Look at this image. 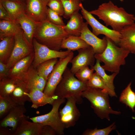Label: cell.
<instances>
[{
    "instance_id": "obj_3",
    "label": "cell",
    "mask_w": 135,
    "mask_h": 135,
    "mask_svg": "<svg viewBox=\"0 0 135 135\" xmlns=\"http://www.w3.org/2000/svg\"><path fill=\"white\" fill-rule=\"evenodd\" d=\"M106 37V46L102 53L95 54V58L104 63L102 66L105 70L118 74L120 66L125 64L126 58L130 52L122 47L117 46L112 40Z\"/></svg>"
},
{
    "instance_id": "obj_7",
    "label": "cell",
    "mask_w": 135,
    "mask_h": 135,
    "mask_svg": "<svg viewBox=\"0 0 135 135\" xmlns=\"http://www.w3.org/2000/svg\"><path fill=\"white\" fill-rule=\"evenodd\" d=\"M14 47L6 64L9 68L20 60L34 53L33 45L27 40L21 28L14 35Z\"/></svg>"
},
{
    "instance_id": "obj_44",
    "label": "cell",
    "mask_w": 135,
    "mask_h": 135,
    "mask_svg": "<svg viewBox=\"0 0 135 135\" xmlns=\"http://www.w3.org/2000/svg\"><path fill=\"white\" fill-rule=\"evenodd\" d=\"M25 0H18L20 2H23Z\"/></svg>"
},
{
    "instance_id": "obj_19",
    "label": "cell",
    "mask_w": 135,
    "mask_h": 135,
    "mask_svg": "<svg viewBox=\"0 0 135 135\" xmlns=\"http://www.w3.org/2000/svg\"><path fill=\"white\" fill-rule=\"evenodd\" d=\"M15 21L23 30L27 40L31 44L33 45L34 35L39 23L32 20L24 12L21 14Z\"/></svg>"
},
{
    "instance_id": "obj_16",
    "label": "cell",
    "mask_w": 135,
    "mask_h": 135,
    "mask_svg": "<svg viewBox=\"0 0 135 135\" xmlns=\"http://www.w3.org/2000/svg\"><path fill=\"white\" fill-rule=\"evenodd\" d=\"M34 57V53L16 62L10 69L8 77L22 81L32 64Z\"/></svg>"
},
{
    "instance_id": "obj_37",
    "label": "cell",
    "mask_w": 135,
    "mask_h": 135,
    "mask_svg": "<svg viewBox=\"0 0 135 135\" xmlns=\"http://www.w3.org/2000/svg\"><path fill=\"white\" fill-rule=\"evenodd\" d=\"M60 16L48 7L46 16L47 20L49 22L57 25L64 26L65 24Z\"/></svg>"
},
{
    "instance_id": "obj_5",
    "label": "cell",
    "mask_w": 135,
    "mask_h": 135,
    "mask_svg": "<svg viewBox=\"0 0 135 135\" xmlns=\"http://www.w3.org/2000/svg\"><path fill=\"white\" fill-rule=\"evenodd\" d=\"M74 75L67 67L56 89L54 95L64 98L74 97L76 99L77 104H80L82 102V93L88 87L86 84L75 78Z\"/></svg>"
},
{
    "instance_id": "obj_29",
    "label": "cell",
    "mask_w": 135,
    "mask_h": 135,
    "mask_svg": "<svg viewBox=\"0 0 135 135\" xmlns=\"http://www.w3.org/2000/svg\"><path fill=\"white\" fill-rule=\"evenodd\" d=\"M132 82H130L122 91L120 98V101L128 106L133 112L135 108V92L131 89Z\"/></svg>"
},
{
    "instance_id": "obj_41",
    "label": "cell",
    "mask_w": 135,
    "mask_h": 135,
    "mask_svg": "<svg viewBox=\"0 0 135 135\" xmlns=\"http://www.w3.org/2000/svg\"><path fill=\"white\" fill-rule=\"evenodd\" d=\"M0 20L15 22L12 19L7 11L3 7L0 2Z\"/></svg>"
},
{
    "instance_id": "obj_46",
    "label": "cell",
    "mask_w": 135,
    "mask_h": 135,
    "mask_svg": "<svg viewBox=\"0 0 135 135\" xmlns=\"http://www.w3.org/2000/svg\"><path fill=\"white\" fill-rule=\"evenodd\" d=\"M120 0L121 2H122L123 1H124V0Z\"/></svg>"
},
{
    "instance_id": "obj_23",
    "label": "cell",
    "mask_w": 135,
    "mask_h": 135,
    "mask_svg": "<svg viewBox=\"0 0 135 135\" xmlns=\"http://www.w3.org/2000/svg\"><path fill=\"white\" fill-rule=\"evenodd\" d=\"M0 2L14 21L16 20L24 12L23 2L8 0H0Z\"/></svg>"
},
{
    "instance_id": "obj_42",
    "label": "cell",
    "mask_w": 135,
    "mask_h": 135,
    "mask_svg": "<svg viewBox=\"0 0 135 135\" xmlns=\"http://www.w3.org/2000/svg\"><path fill=\"white\" fill-rule=\"evenodd\" d=\"M11 130L7 128L0 127V135H12Z\"/></svg>"
},
{
    "instance_id": "obj_12",
    "label": "cell",
    "mask_w": 135,
    "mask_h": 135,
    "mask_svg": "<svg viewBox=\"0 0 135 135\" xmlns=\"http://www.w3.org/2000/svg\"><path fill=\"white\" fill-rule=\"evenodd\" d=\"M24 12L35 22L40 23L47 20V0H25Z\"/></svg>"
},
{
    "instance_id": "obj_40",
    "label": "cell",
    "mask_w": 135,
    "mask_h": 135,
    "mask_svg": "<svg viewBox=\"0 0 135 135\" xmlns=\"http://www.w3.org/2000/svg\"><path fill=\"white\" fill-rule=\"evenodd\" d=\"M57 134L55 130L48 125L44 126L40 135H55Z\"/></svg>"
},
{
    "instance_id": "obj_15",
    "label": "cell",
    "mask_w": 135,
    "mask_h": 135,
    "mask_svg": "<svg viewBox=\"0 0 135 135\" xmlns=\"http://www.w3.org/2000/svg\"><path fill=\"white\" fill-rule=\"evenodd\" d=\"M88 24L84 22L80 38L93 48L95 54H100L106 48L107 43L106 36L101 39L98 38L88 28Z\"/></svg>"
},
{
    "instance_id": "obj_32",
    "label": "cell",
    "mask_w": 135,
    "mask_h": 135,
    "mask_svg": "<svg viewBox=\"0 0 135 135\" xmlns=\"http://www.w3.org/2000/svg\"><path fill=\"white\" fill-rule=\"evenodd\" d=\"M62 2L64 10V18L68 19L74 13L78 12L80 8V0H60Z\"/></svg>"
},
{
    "instance_id": "obj_2",
    "label": "cell",
    "mask_w": 135,
    "mask_h": 135,
    "mask_svg": "<svg viewBox=\"0 0 135 135\" xmlns=\"http://www.w3.org/2000/svg\"><path fill=\"white\" fill-rule=\"evenodd\" d=\"M69 36L64 26L54 24L46 20L38 24L34 38L50 49L59 51L62 41Z\"/></svg>"
},
{
    "instance_id": "obj_4",
    "label": "cell",
    "mask_w": 135,
    "mask_h": 135,
    "mask_svg": "<svg viewBox=\"0 0 135 135\" xmlns=\"http://www.w3.org/2000/svg\"><path fill=\"white\" fill-rule=\"evenodd\" d=\"M108 92L99 88L88 87L82 93L83 98L87 99L90 102L91 107L95 113L101 119L106 118L110 120V114L118 115L120 111L112 110L110 105Z\"/></svg>"
},
{
    "instance_id": "obj_30",
    "label": "cell",
    "mask_w": 135,
    "mask_h": 135,
    "mask_svg": "<svg viewBox=\"0 0 135 135\" xmlns=\"http://www.w3.org/2000/svg\"><path fill=\"white\" fill-rule=\"evenodd\" d=\"M19 80L8 77L0 80V96L9 97Z\"/></svg>"
},
{
    "instance_id": "obj_25",
    "label": "cell",
    "mask_w": 135,
    "mask_h": 135,
    "mask_svg": "<svg viewBox=\"0 0 135 135\" xmlns=\"http://www.w3.org/2000/svg\"><path fill=\"white\" fill-rule=\"evenodd\" d=\"M90 46L80 36L70 35L63 40L61 47V48L66 49L68 50L72 51Z\"/></svg>"
},
{
    "instance_id": "obj_27",
    "label": "cell",
    "mask_w": 135,
    "mask_h": 135,
    "mask_svg": "<svg viewBox=\"0 0 135 135\" xmlns=\"http://www.w3.org/2000/svg\"><path fill=\"white\" fill-rule=\"evenodd\" d=\"M21 28L15 22L0 20V40L6 37L14 36Z\"/></svg>"
},
{
    "instance_id": "obj_31",
    "label": "cell",
    "mask_w": 135,
    "mask_h": 135,
    "mask_svg": "<svg viewBox=\"0 0 135 135\" xmlns=\"http://www.w3.org/2000/svg\"><path fill=\"white\" fill-rule=\"evenodd\" d=\"M86 84L88 87L105 90L108 92L109 95L110 96L117 97L115 92L107 87L103 80L96 72L93 73Z\"/></svg>"
},
{
    "instance_id": "obj_35",
    "label": "cell",
    "mask_w": 135,
    "mask_h": 135,
    "mask_svg": "<svg viewBox=\"0 0 135 135\" xmlns=\"http://www.w3.org/2000/svg\"><path fill=\"white\" fill-rule=\"evenodd\" d=\"M94 71L88 66H85L80 68L75 75L79 80L86 84L91 77Z\"/></svg>"
},
{
    "instance_id": "obj_38",
    "label": "cell",
    "mask_w": 135,
    "mask_h": 135,
    "mask_svg": "<svg viewBox=\"0 0 135 135\" xmlns=\"http://www.w3.org/2000/svg\"><path fill=\"white\" fill-rule=\"evenodd\" d=\"M47 6L60 16H63L64 12V8L60 0H49L47 3Z\"/></svg>"
},
{
    "instance_id": "obj_47",
    "label": "cell",
    "mask_w": 135,
    "mask_h": 135,
    "mask_svg": "<svg viewBox=\"0 0 135 135\" xmlns=\"http://www.w3.org/2000/svg\"><path fill=\"white\" fill-rule=\"evenodd\" d=\"M80 1H83L84 0H80Z\"/></svg>"
},
{
    "instance_id": "obj_17",
    "label": "cell",
    "mask_w": 135,
    "mask_h": 135,
    "mask_svg": "<svg viewBox=\"0 0 135 135\" xmlns=\"http://www.w3.org/2000/svg\"><path fill=\"white\" fill-rule=\"evenodd\" d=\"M35 68L32 66H31L22 81L29 92L32 89H35L44 92L47 80L38 74L37 70Z\"/></svg>"
},
{
    "instance_id": "obj_36",
    "label": "cell",
    "mask_w": 135,
    "mask_h": 135,
    "mask_svg": "<svg viewBox=\"0 0 135 135\" xmlns=\"http://www.w3.org/2000/svg\"><path fill=\"white\" fill-rule=\"evenodd\" d=\"M116 128L115 122H114L105 128L98 129L96 128L94 129H88L82 134L83 135H108L112 130Z\"/></svg>"
},
{
    "instance_id": "obj_48",
    "label": "cell",
    "mask_w": 135,
    "mask_h": 135,
    "mask_svg": "<svg viewBox=\"0 0 135 135\" xmlns=\"http://www.w3.org/2000/svg\"><path fill=\"white\" fill-rule=\"evenodd\" d=\"M47 0L48 1L49 0Z\"/></svg>"
},
{
    "instance_id": "obj_26",
    "label": "cell",
    "mask_w": 135,
    "mask_h": 135,
    "mask_svg": "<svg viewBox=\"0 0 135 135\" xmlns=\"http://www.w3.org/2000/svg\"><path fill=\"white\" fill-rule=\"evenodd\" d=\"M0 40V60L6 64L14 47V36L6 37Z\"/></svg>"
},
{
    "instance_id": "obj_14",
    "label": "cell",
    "mask_w": 135,
    "mask_h": 135,
    "mask_svg": "<svg viewBox=\"0 0 135 135\" xmlns=\"http://www.w3.org/2000/svg\"><path fill=\"white\" fill-rule=\"evenodd\" d=\"M78 54L70 62L72 64L70 69L72 72L75 74L81 68L84 66H94L95 54L93 48L91 46L78 50Z\"/></svg>"
},
{
    "instance_id": "obj_6",
    "label": "cell",
    "mask_w": 135,
    "mask_h": 135,
    "mask_svg": "<svg viewBox=\"0 0 135 135\" xmlns=\"http://www.w3.org/2000/svg\"><path fill=\"white\" fill-rule=\"evenodd\" d=\"M65 98L58 97L52 104V108L49 112L45 114L30 118L32 122L48 125L56 131L57 134L64 135L65 128L59 116V110L60 106L65 102Z\"/></svg>"
},
{
    "instance_id": "obj_39",
    "label": "cell",
    "mask_w": 135,
    "mask_h": 135,
    "mask_svg": "<svg viewBox=\"0 0 135 135\" xmlns=\"http://www.w3.org/2000/svg\"><path fill=\"white\" fill-rule=\"evenodd\" d=\"M10 69L6 64L0 60V80L8 77Z\"/></svg>"
},
{
    "instance_id": "obj_28",
    "label": "cell",
    "mask_w": 135,
    "mask_h": 135,
    "mask_svg": "<svg viewBox=\"0 0 135 135\" xmlns=\"http://www.w3.org/2000/svg\"><path fill=\"white\" fill-rule=\"evenodd\" d=\"M100 62L98 60L96 59L95 64L91 67L90 68L95 71L102 78L107 87L113 92H115V87L114 84V80L115 77L118 74L113 73L110 75L107 74L105 70L101 66Z\"/></svg>"
},
{
    "instance_id": "obj_11",
    "label": "cell",
    "mask_w": 135,
    "mask_h": 135,
    "mask_svg": "<svg viewBox=\"0 0 135 135\" xmlns=\"http://www.w3.org/2000/svg\"><path fill=\"white\" fill-rule=\"evenodd\" d=\"M66 99L65 105L59 112L60 119L65 128L74 126L80 116L76 106V99L71 97Z\"/></svg>"
},
{
    "instance_id": "obj_13",
    "label": "cell",
    "mask_w": 135,
    "mask_h": 135,
    "mask_svg": "<svg viewBox=\"0 0 135 135\" xmlns=\"http://www.w3.org/2000/svg\"><path fill=\"white\" fill-rule=\"evenodd\" d=\"M26 112L24 105H16L1 120L0 127L10 128L13 134L23 120L29 118L24 114Z\"/></svg>"
},
{
    "instance_id": "obj_43",
    "label": "cell",
    "mask_w": 135,
    "mask_h": 135,
    "mask_svg": "<svg viewBox=\"0 0 135 135\" xmlns=\"http://www.w3.org/2000/svg\"><path fill=\"white\" fill-rule=\"evenodd\" d=\"M10 1H16V2H18L19 1L18 0H8Z\"/></svg>"
},
{
    "instance_id": "obj_24",
    "label": "cell",
    "mask_w": 135,
    "mask_h": 135,
    "mask_svg": "<svg viewBox=\"0 0 135 135\" xmlns=\"http://www.w3.org/2000/svg\"><path fill=\"white\" fill-rule=\"evenodd\" d=\"M29 91L24 82L20 80L16 86L9 97L18 105H24L26 101L31 100L27 94Z\"/></svg>"
},
{
    "instance_id": "obj_10",
    "label": "cell",
    "mask_w": 135,
    "mask_h": 135,
    "mask_svg": "<svg viewBox=\"0 0 135 135\" xmlns=\"http://www.w3.org/2000/svg\"><path fill=\"white\" fill-rule=\"evenodd\" d=\"M32 44L34 57L32 66L35 68L42 63L49 60L64 58L72 51L68 50L60 51L51 49L39 43L34 38L33 39Z\"/></svg>"
},
{
    "instance_id": "obj_1",
    "label": "cell",
    "mask_w": 135,
    "mask_h": 135,
    "mask_svg": "<svg viewBox=\"0 0 135 135\" xmlns=\"http://www.w3.org/2000/svg\"><path fill=\"white\" fill-rule=\"evenodd\" d=\"M102 20L106 26L120 32L125 26L135 23L134 15L127 12L122 7H118L110 0L102 3L97 9L89 12Z\"/></svg>"
},
{
    "instance_id": "obj_9",
    "label": "cell",
    "mask_w": 135,
    "mask_h": 135,
    "mask_svg": "<svg viewBox=\"0 0 135 135\" xmlns=\"http://www.w3.org/2000/svg\"><path fill=\"white\" fill-rule=\"evenodd\" d=\"M80 6L83 17L92 28V32L96 36L101 34L104 35L118 44L121 36L120 32L110 29L101 24L84 8L81 2Z\"/></svg>"
},
{
    "instance_id": "obj_18",
    "label": "cell",
    "mask_w": 135,
    "mask_h": 135,
    "mask_svg": "<svg viewBox=\"0 0 135 135\" xmlns=\"http://www.w3.org/2000/svg\"><path fill=\"white\" fill-rule=\"evenodd\" d=\"M120 32L121 36L118 44L135 54V23L125 26Z\"/></svg>"
},
{
    "instance_id": "obj_21",
    "label": "cell",
    "mask_w": 135,
    "mask_h": 135,
    "mask_svg": "<svg viewBox=\"0 0 135 135\" xmlns=\"http://www.w3.org/2000/svg\"><path fill=\"white\" fill-rule=\"evenodd\" d=\"M23 120L12 135H40L42 128V124Z\"/></svg>"
},
{
    "instance_id": "obj_20",
    "label": "cell",
    "mask_w": 135,
    "mask_h": 135,
    "mask_svg": "<svg viewBox=\"0 0 135 135\" xmlns=\"http://www.w3.org/2000/svg\"><path fill=\"white\" fill-rule=\"evenodd\" d=\"M27 94L32 103L31 108L35 109L48 104L52 105L58 98L55 95L49 97L45 94L43 92L36 89L31 90Z\"/></svg>"
},
{
    "instance_id": "obj_45",
    "label": "cell",
    "mask_w": 135,
    "mask_h": 135,
    "mask_svg": "<svg viewBox=\"0 0 135 135\" xmlns=\"http://www.w3.org/2000/svg\"><path fill=\"white\" fill-rule=\"evenodd\" d=\"M134 20L135 23V16H134Z\"/></svg>"
},
{
    "instance_id": "obj_34",
    "label": "cell",
    "mask_w": 135,
    "mask_h": 135,
    "mask_svg": "<svg viewBox=\"0 0 135 135\" xmlns=\"http://www.w3.org/2000/svg\"><path fill=\"white\" fill-rule=\"evenodd\" d=\"M18 105L10 97L0 96V118L2 119Z\"/></svg>"
},
{
    "instance_id": "obj_8",
    "label": "cell",
    "mask_w": 135,
    "mask_h": 135,
    "mask_svg": "<svg viewBox=\"0 0 135 135\" xmlns=\"http://www.w3.org/2000/svg\"><path fill=\"white\" fill-rule=\"evenodd\" d=\"M74 53L72 51L66 56L60 58L54 69L49 75L44 93L49 97L54 95L56 89L62 78L64 72L68 63L73 58Z\"/></svg>"
},
{
    "instance_id": "obj_22",
    "label": "cell",
    "mask_w": 135,
    "mask_h": 135,
    "mask_svg": "<svg viewBox=\"0 0 135 135\" xmlns=\"http://www.w3.org/2000/svg\"><path fill=\"white\" fill-rule=\"evenodd\" d=\"M82 17L78 12L74 14L64 26L65 31L70 35L80 36L84 23Z\"/></svg>"
},
{
    "instance_id": "obj_33",
    "label": "cell",
    "mask_w": 135,
    "mask_h": 135,
    "mask_svg": "<svg viewBox=\"0 0 135 135\" xmlns=\"http://www.w3.org/2000/svg\"><path fill=\"white\" fill-rule=\"evenodd\" d=\"M58 60V58H54L41 63L38 67L37 70L38 74L47 80L49 75L52 71Z\"/></svg>"
}]
</instances>
